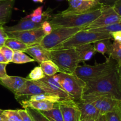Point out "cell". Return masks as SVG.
Masks as SVG:
<instances>
[{"label":"cell","mask_w":121,"mask_h":121,"mask_svg":"<svg viewBox=\"0 0 121 121\" xmlns=\"http://www.w3.org/2000/svg\"><path fill=\"white\" fill-rule=\"evenodd\" d=\"M117 66L104 77L85 82L82 100L97 96L121 100V83Z\"/></svg>","instance_id":"1"},{"label":"cell","mask_w":121,"mask_h":121,"mask_svg":"<svg viewBox=\"0 0 121 121\" xmlns=\"http://www.w3.org/2000/svg\"><path fill=\"white\" fill-rule=\"evenodd\" d=\"M100 8L83 14H61L59 13L52 15L49 22L53 28L78 27L85 30L87 26L100 15Z\"/></svg>","instance_id":"2"},{"label":"cell","mask_w":121,"mask_h":121,"mask_svg":"<svg viewBox=\"0 0 121 121\" xmlns=\"http://www.w3.org/2000/svg\"><path fill=\"white\" fill-rule=\"evenodd\" d=\"M49 51L50 60L55 63L60 72L74 73L80 62L76 48L54 49Z\"/></svg>","instance_id":"3"},{"label":"cell","mask_w":121,"mask_h":121,"mask_svg":"<svg viewBox=\"0 0 121 121\" xmlns=\"http://www.w3.org/2000/svg\"><path fill=\"white\" fill-rule=\"evenodd\" d=\"M118 65L117 62L109 56L106 60L102 64L94 65H85L78 66L74 72V74L86 82L102 77L109 73Z\"/></svg>","instance_id":"4"},{"label":"cell","mask_w":121,"mask_h":121,"mask_svg":"<svg viewBox=\"0 0 121 121\" xmlns=\"http://www.w3.org/2000/svg\"><path fill=\"white\" fill-rule=\"evenodd\" d=\"M54 78L67 93L70 99L74 102L82 100L86 84L83 80L73 73L68 74L60 72L54 75Z\"/></svg>","instance_id":"5"},{"label":"cell","mask_w":121,"mask_h":121,"mask_svg":"<svg viewBox=\"0 0 121 121\" xmlns=\"http://www.w3.org/2000/svg\"><path fill=\"white\" fill-rule=\"evenodd\" d=\"M105 39H112L111 33L93 32L87 30H82L53 50L75 48L81 45L92 43L97 40Z\"/></svg>","instance_id":"6"},{"label":"cell","mask_w":121,"mask_h":121,"mask_svg":"<svg viewBox=\"0 0 121 121\" xmlns=\"http://www.w3.org/2000/svg\"><path fill=\"white\" fill-rule=\"evenodd\" d=\"M82 30L83 29L78 27H59L53 28L51 33L46 35L43 38L40 44L47 50L51 51Z\"/></svg>","instance_id":"7"},{"label":"cell","mask_w":121,"mask_h":121,"mask_svg":"<svg viewBox=\"0 0 121 121\" xmlns=\"http://www.w3.org/2000/svg\"><path fill=\"white\" fill-rule=\"evenodd\" d=\"M100 15L86 27L85 30L101 28L117 23L121 17L116 13L112 6L102 5L100 8Z\"/></svg>","instance_id":"8"},{"label":"cell","mask_w":121,"mask_h":121,"mask_svg":"<svg viewBox=\"0 0 121 121\" xmlns=\"http://www.w3.org/2000/svg\"><path fill=\"white\" fill-rule=\"evenodd\" d=\"M68 8L60 14H83L100 9L102 5L99 0H68Z\"/></svg>","instance_id":"9"},{"label":"cell","mask_w":121,"mask_h":121,"mask_svg":"<svg viewBox=\"0 0 121 121\" xmlns=\"http://www.w3.org/2000/svg\"><path fill=\"white\" fill-rule=\"evenodd\" d=\"M82 101L93 104L100 112V115H105L111 112L118 111L121 103V100L104 96L89 97L82 100Z\"/></svg>","instance_id":"10"},{"label":"cell","mask_w":121,"mask_h":121,"mask_svg":"<svg viewBox=\"0 0 121 121\" xmlns=\"http://www.w3.org/2000/svg\"><path fill=\"white\" fill-rule=\"evenodd\" d=\"M7 33L8 37L18 39L28 46L40 44L43 38L46 36L41 28L24 31V32Z\"/></svg>","instance_id":"11"},{"label":"cell","mask_w":121,"mask_h":121,"mask_svg":"<svg viewBox=\"0 0 121 121\" xmlns=\"http://www.w3.org/2000/svg\"><path fill=\"white\" fill-rule=\"evenodd\" d=\"M58 103L63 121H80V112L74 100L67 98Z\"/></svg>","instance_id":"12"},{"label":"cell","mask_w":121,"mask_h":121,"mask_svg":"<svg viewBox=\"0 0 121 121\" xmlns=\"http://www.w3.org/2000/svg\"><path fill=\"white\" fill-rule=\"evenodd\" d=\"M41 94H48L47 91L44 88L41 83L39 80L32 81L28 79L22 85V87L14 94L16 99L18 100L21 97H27L28 98L30 96L33 95Z\"/></svg>","instance_id":"13"},{"label":"cell","mask_w":121,"mask_h":121,"mask_svg":"<svg viewBox=\"0 0 121 121\" xmlns=\"http://www.w3.org/2000/svg\"><path fill=\"white\" fill-rule=\"evenodd\" d=\"M75 102L80 112V120H96L100 115V112L92 103L82 100Z\"/></svg>","instance_id":"14"},{"label":"cell","mask_w":121,"mask_h":121,"mask_svg":"<svg viewBox=\"0 0 121 121\" xmlns=\"http://www.w3.org/2000/svg\"><path fill=\"white\" fill-rule=\"evenodd\" d=\"M24 52L31 56L35 61L39 64L46 60H50V51L43 47L40 44L28 46Z\"/></svg>","instance_id":"15"},{"label":"cell","mask_w":121,"mask_h":121,"mask_svg":"<svg viewBox=\"0 0 121 121\" xmlns=\"http://www.w3.org/2000/svg\"><path fill=\"white\" fill-rule=\"evenodd\" d=\"M41 23H36L29 19L22 18L17 24L12 26H4V29L6 33L24 32L41 28Z\"/></svg>","instance_id":"16"},{"label":"cell","mask_w":121,"mask_h":121,"mask_svg":"<svg viewBox=\"0 0 121 121\" xmlns=\"http://www.w3.org/2000/svg\"><path fill=\"white\" fill-rule=\"evenodd\" d=\"M27 80L28 79L27 78L7 75L5 78L0 79V84L15 94L22 87Z\"/></svg>","instance_id":"17"},{"label":"cell","mask_w":121,"mask_h":121,"mask_svg":"<svg viewBox=\"0 0 121 121\" xmlns=\"http://www.w3.org/2000/svg\"><path fill=\"white\" fill-rule=\"evenodd\" d=\"M15 0L0 1V27H4L11 16Z\"/></svg>","instance_id":"18"},{"label":"cell","mask_w":121,"mask_h":121,"mask_svg":"<svg viewBox=\"0 0 121 121\" xmlns=\"http://www.w3.org/2000/svg\"><path fill=\"white\" fill-rule=\"evenodd\" d=\"M40 81L47 85L48 87L50 88L54 91V93L62 100L70 98L67 93L63 90L61 85L54 79V75L51 76V77L45 76L43 78L40 79Z\"/></svg>","instance_id":"19"},{"label":"cell","mask_w":121,"mask_h":121,"mask_svg":"<svg viewBox=\"0 0 121 121\" xmlns=\"http://www.w3.org/2000/svg\"><path fill=\"white\" fill-rule=\"evenodd\" d=\"M20 103L24 108L30 107L39 111L50 110L53 109L56 104V103L49 101H30L28 100H22L20 102Z\"/></svg>","instance_id":"20"},{"label":"cell","mask_w":121,"mask_h":121,"mask_svg":"<svg viewBox=\"0 0 121 121\" xmlns=\"http://www.w3.org/2000/svg\"><path fill=\"white\" fill-rule=\"evenodd\" d=\"M43 6H40L34 9L31 14L24 17L25 19H29L36 23H42L46 20H48L52 17L48 10L43 12Z\"/></svg>","instance_id":"21"},{"label":"cell","mask_w":121,"mask_h":121,"mask_svg":"<svg viewBox=\"0 0 121 121\" xmlns=\"http://www.w3.org/2000/svg\"><path fill=\"white\" fill-rule=\"evenodd\" d=\"M80 62L89 60L95 55L96 51L92 43H87L75 47Z\"/></svg>","instance_id":"22"},{"label":"cell","mask_w":121,"mask_h":121,"mask_svg":"<svg viewBox=\"0 0 121 121\" xmlns=\"http://www.w3.org/2000/svg\"><path fill=\"white\" fill-rule=\"evenodd\" d=\"M93 43L96 52L100 53L103 55H109L112 45V39H101Z\"/></svg>","instance_id":"23"},{"label":"cell","mask_w":121,"mask_h":121,"mask_svg":"<svg viewBox=\"0 0 121 121\" xmlns=\"http://www.w3.org/2000/svg\"><path fill=\"white\" fill-rule=\"evenodd\" d=\"M40 67L42 69L44 74L46 76H53L60 72L58 66L52 60L44 61L40 64Z\"/></svg>","instance_id":"24"},{"label":"cell","mask_w":121,"mask_h":121,"mask_svg":"<svg viewBox=\"0 0 121 121\" xmlns=\"http://www.w3.org/2000/svg\"><path fill=\"white\" fill-rule=\"evenodd\" d=\"M4 45L10 48L14 52H17V51L24 52L25 50L28 46H30L24 43L23 42L18 40V39L11 37L7 38L5 42Z\"/></svg>","instance_id":"25"},{"label":"cell","mask_w":121,"mask_h":121,"mask_svg":"<svg viewBox=\"0 0 121 121\" xmlns=\"http://www.w3.org/2000/svg\"><path fill=\"white\" fill-rule=\"evenodd\" d=\"M58 103H56L55 107L51 110L47 111H40L50 121H63L62 114L60 110Z\"/></svg>","instance_id":"26"},{"label":"cell","mask_w":121,"mask_h":121,"mask_svg":"<svg viewBox=\"0 0 121 121\" xmlns=\"http://www.w3.org/2000/svg\"><path fill=\"white\" fill-rule=\"evenodd\" d=\"M0 116L5 121H22L18 110H3Z\"/></svg>","instance_id":"27"},{"label":"cell","mask_w":121,"mask_h":121,"mask_svg":"<svg viewBox=\"0 0 121 121\" xmlns=\"http://www.w3.org/2000/svg\"><path fill=\"white\" fill-rule=\"evenodd\" d=\"M34 61L35 60L33 58H31L29 56L27 55V54L25 53V52H21V51H17V52H14L11 62L14 63V64H21Z\"/></svg>","instance_id":"28"},{"label":"cell","mask_w":121,"mask_h":121,"mask_svg":"<svg viewBox=\"0 0 121 121\" xmlns=\"http://www.w3.org/2000/svg\"><path fill=\"white\" fill-rule=\"evenodd\" d=\"M27 100L30 101H49L53 103H58L62 99L56 96L41 94L33 95V96H30Z\"/></svg>","instance_id":"29"},{"label":"cell","mask_w":121,"mask_h":121,"mask_svg":"<svg viewBox=\"0 0 121 121\" xmlns=\"http://www.w3.org/2000/svg\"><path fill=\"white\" fill-rule=\"evenodd\" d=\"M109 57L114 59L117 64L121 63V42L113 41L112 42Z\"/></svg>","instance_id":"30"},{"label":"cell","mask_w":121,"mask_h":121,"mask_svg":"<svg viewBox=\"0 0 121 121\" xmlns=\"http://www.w3.org/2000/svg\"><path fill=\"white\" fill-rule=\"evenodd\" d=\"M87 30L93 32H99V33H111L116 32H121V20L117 23L113 24L106 27L101 28H93V29H86Z\"/></svg>","instance_id":"31"},{"label":"cell","mask_w":121,"mask_h":121,"mask_svg":"<svg viewBox=\"0 0 121 121\" xmlns=\"http://www.w3.org/2000/svg\"><path fill=\"white\" fill-rule=\"evenodd\" d=\"M24 109H26V111L29 114L33 121H50L39 110L33 109L30 107H24Z\"/></svg>","instance_id":"32"},{"label":"cell","mask_w":121,"mask_h":121,"mask_svg":"<svg viewBox=\"0 0 121 121\" xmlns=\"http://www.w3.org/2000/svg\"><path fill=\"white\" fill-rule=\"evenodd\" d=\"M45 75L40 66H36L31 71L28 75L27 79L32 81H37L42 79L45 77Z\"/></svg>","instance_id":"33"},{"label":"cell","mask_w":121,"mask_h":121,"mask_svg":"<svg viewBox=\"0 0 121 121\" xmlns=\"http://www.w3.org/2000/svg\"><path fill=\"white\" fill-rule=\"evenodd\" d=\"M0 52L3 54L8 63L11 62L14 53V52L13 50L4 45L2 47H0Z\"/></svg>","instance_id":"34"},{"label":"cell","mask_w":121,"mask_h":121,"mask_svg":"<svg viewBox=\"0 0 121 121\" xmlns=\"http://www.w3.org/2000/svg\"><path fill=\"white\" fill-rule=\"evenodd\" d=\"M106 121H121V117L119 111L111 112L105 114Z\"/></svg>","instance_id":"35"},{"label":"cell","mask_w":121,"mask_h":121,"mask_svg":"<svg viewBox=\"0 0 121 121\" xmlns=\"http://www.w3.org/2000/svg\"><path fill=\"white\" fill-rule=\"evenodd\" d=\"M41 28H42L43 31L46 35H48L50 33H51L53 29L48 20H46L41 23Z\"/></svg>","instance_id":"36"},{"label":"cell","mask_w":121,"mask_h":121,"mask_svg":"<svg viewBox=\"0 0 121 121\" xmlns=\"http://www.w3.org/2000/svg\"><path fill=\"white\" fill-rule=\"evenodd\" d=\"M8 37L7 33L4 29V27H0V47L4 46L5 42Z\"/></svg>","instance_id":"37"},{"label":"cell","mask_w":121,"mask_h":121,"mask_svg":"<svg viewBox=\"0 0 121 121\" xmlns=\"http://www.w3.org/2000/svg\"><path fill=\"white\" fill-rule=\"evenodd\" d=\"M18 113L22 119V121H33L29 114L28 113L26 109H18Z\"/></svg>","instance_id":"38"},{"label":"cell","mask_w":121,"mask_h":121,"mask_svg":"<svg viewBox=\"0 0 121 121\" xmlns=\"http://www.w3.org/2000/svg\"><path fill=\"white\" fill-rule=\"evenodd\" d=\"M7 64L0 63V79L5 78V77L8 75L7 71H6V66H7Z\"/></svg>","instance_id":"39"},{"label":"cell","mask_w":121,"mask_h":121,"mask_svg":"<svg viewBox=\"0 0 121 121\" xmlns=\"http://www.w3.org/2000/svg\"><path fill=\"white\" fill-rule=\"evenodd\" d=\"M113 8L116 13L121 17V0H117L113 4Z\"/></svg>","instance_id":"40"},{"label":"cell","mask_w":121,"mask_h":121,"mask_svg":"<svg viewBox=\"0 0 121 121\" xmlns=\"http://www.w3.org/2000/svg\"><path fill=\"white\" fill-rule=\"evenodd\" d=\"M112 39H113L114 41L121 42V32H116L111 33Z\"/></svg>","instance_id":"41"},{"label":"cell","mask_w":121,"mask_h":121,"mask_svg":"<svg viewBox=\"0 0 121 121\" xmlns=\"http://www.w3.org/2000/svg\"><path fill=\"white\" fill-rule=\"evenodd\" d=\"M117 0H99V2L102 5H107L112 6Z\"/></svg>","instance_id":"42"},{"label":"cell","mask_w":121,"mask_h":121,"mask_svg":"<svg viewBox=\"0 0 121 121\" xmlns=\"http://www.w3.org/2000/svg\"><path fill=\"white\" fill-rule=\"evenodd\" d=\"M0 63H3V64H9V63L7 62V59H5V58L4 57V56L3 55L2 53L0 52Z\"/></svg>","instance_id":"43"},{"label":"cell","mask_w":121,"mask_h":121,"mask_svg":"<svg viewBox=\"0 0 121 121\" xmlns=\"http://www.w3.org/2000/svg\"><path fill=\"white\" fill-rule=\"evenodd\" d=\"M95 121H106L105 115H100Z\"/></svg>","instance_id":"44"},{"label":"cell","mask_w":121,"mask_h":121,"mask_svg":"<svg viewBox=\"0 0 121 121\" xmlns=\"http://www.w3.org/2000/svg\"><path fill=\"white\" fill-rule=\"evenodd\" d=\"M118 74H119V78H120V80H121V63L119 64H118Z\"/></svg>","instance_id":"45"},{"label":"cell","mask_w":121,"mask_h":121,"mask_svg":"<svg viewBox=\"0 0 121 121\" xmlns=\"http://www.w3.org/2000/svg\"><path fill=\"white\" fill-rule=\"evenodd\" d=\"M33 1L35 2H41V3H42V2H44V0H33Z\"/></svg>","instance_id":"46"},{"label":"cell","mask_w":121,"mask_h":121,"mask_svg":"<svg viewBox=\"0 0 121 121\" xmlns=\"http://www.w3.org/2000/svg\"><path fill=\"white\" fill-rule=\"evenodd\" d=\"M96 120L93 119H82L80 120V121H95Z\"/></svg>","instance_id":"47"},{"label":"cell","mask_w":121,"mask_h":121,"mask_svg":"<svg viewBox=\"0 0 121 121\" xmlns=\"http://www.w3.org/2000/svg\"><path fill=\"white\" fill-rule=\"evenodd\" d=\"M118 111H119V113H120L121 117V104H120V106H119V110H118Z\"/></svg>","instance_id":"48"},{"label":"cell","mask_w":121,"mask_h":121,"mask_svg":"<svg viewBox=\"0 0 121 121\" xmlns=\"http://www.w3.org/2000/svg\"><path fill=\"white\" fill-rule=\"evenodd\" d=\"M2 112H3V110H2V109H0V115H1V113H2Z\"/></svg>","instance_id":"49"},{"label":"cell","mask_w":121,"mask_h":121,"mask_svg":"<svg viewBox=\"0 0 121 121\" xmlns=\"http://www.w3.org/2000/svg\"><path fill=\"white\" fill-rule=\"evenodd\" d=\"M3 121V120H2V121Z\"/></svg>","instance_id":"50"},{"label":"cell","mask_w":121,"mask_h":121,"mask_svg":"<svg viewBox=\"0 0 121 121\" xmlns=\"http://www.w3.org/2000/svg\"><path fill=\"white\" fill-rule=\"evenodd\" d=\"M0 1H2V0H0Z\"/></svg>","instance_id":"51"},{"label":"cell","mask_w":121,"mask_h":121,"mask_svg":"<svg viewBox=\"0 0 121 121\" xmlns=\"http://www.w3.org/2000/svg\"><path fill=\"white\" fill-rule=\"evenodd\" d=\"M67 1H68V0H67Z\"/></svg>","instance_id":"52"}]
</instances>
